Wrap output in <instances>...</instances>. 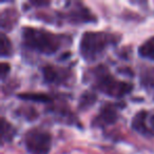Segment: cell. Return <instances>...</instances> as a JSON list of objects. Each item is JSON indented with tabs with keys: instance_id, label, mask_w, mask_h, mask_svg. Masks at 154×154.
I'll list each match as a JSON object with an SVG mask.
<instances>
[{
	"instance_id": "1",
	"label": "cell",
	"mask_w": 154,
	"mask_h": 154,
	"mask_svg": "<svg viewBox=\"0 0 154 154\" xmlns=\"http://www.w3.org/2000/svg\"><path fill=\"white\" fill-rule=\"evenodd\" d=\"M21 37L28 49L45 55L56 53L62 45L61 36L43 29L26 26L21 31Z\"/></svg>"
},
{
	"instance_id": "2",
	"label": "cell",
	"mask_w": 154,
	"mask_h": 154,
	"mask_svg": "<svg viewBox=\"0 0 154 154\" xmlns=\"http://www.w3.org/2000/svg\"><path fill=\"white\" fill-rule=\"evenodd\" d=\"M119 37L107 32H85L79 41V52L88 61H94L112 45H115Z\"/></svg>"
},
{
	"instance_id": "3",
	"label": "cell",
	"mask_w": 154,
	"mask_h": 154,
	"mask_svg": "<svg viewBox=\"0 0 154 154\" xmlns=\"http://www.w3.org/2000/svg\"><path fill=\"white\" fill-rule=\"evenodd\" d=\"M92 78L93 86L96 90L115 98L125 96L131 92L133 88L132 85L129 82L116 79L113 75L106 70L105 66H97V69L93 71Z\"/></svg>"
},
{
	"instance_id": "4",
	"label": "cell",
	"mask_w": 154,
	"mask_h": 154,
	"mask_svg": "<svg viewBox=\"0 0 154 154\" xmlns=\"http://www.w3.org/2000/svg\"><path fill=\"white\" fill-rule=\"evenodd\" d=\"M24 146L31 154H49L52 147V136L42 129H32L24 135Z\"/></svg>"
},
{
	"instance_id": "5",
	"label": "cell",
	"mask_w": 154,
	"mask_h": 154,
	"mask_svg": "<svg viewBox=\"0 0 154 154\" xmlns=\"http://www.w3.org/2000/svg\"><path fill=\"white\" fill-rule=\"evenodd\" d=\"M132 128L145 136L154 135V114L141 110L137 112L132 119Z\"/></svg>"
},
{
	"instance_id": "6",
	"label": "cell",
	"mask_w": 154,
	"mask_h": 154,
	"mask_svg": "<svg viewBox=\"0 0 154 154\" xmlns=\"http://www.w3.org/2000/svg\"><path fill=\"white\" fill-rule=\"evenodd\" d=\"M43 79L49 84H64L69 80L70 73L66 69H59L54 66H45L42 69Z\"/></svg>"
},
{
	"instance_id": "7",
	"label": "cell",
	"mask_w": 154,
	"mask_h": 154,
	"mask_svg": "<svg viewBox=\"0 0 154 154\" xmlns=\"http://www.w3.org/2000/svg\"><path fill=\"white\" fill-rule=\"evenodd\" d=\"M117 110L114 106L106 105L100 110L99 114L95 118L94 125L96 126H106V125H112L117 120Z\"/></svg>"
},
{
	"instance_id": "8",
	"label": "cell",
	"mask_w": 154,
	"mask_h": 154,
	"mask_svg": "<svg viewBox=\"0 0 154 154\" xmlns=\"http://www.w3.org/2000/svg\"><path fill=\"white\" fill-rule=\"evenodd\" d=\"M138 54L143 58H147L154 61V36L150 37L139 45Z\"/></svg>"
},
{
	"instance_id": "9",
	"label": "cell",
	"mask_w": 154,
	"mask_h": 154,
	"mask_svg": "<svg viewBox=\"0 0 154 154\" xmlns=\"http://www.w3.org/2000/svg\"><path fill=\"white\" fill-rule=\"evenodd\" d=\"M141 84L154 95V68L145 69L141 73Z\"/></svg>"
},
{
	"instance_id": "10",
	"label": "cell",
	"mask_w": 154,
	"mask_h": 154,
	"mask_svg": "<svg viewBox=\"0 0 154 154\" xmlns=\"http://www.w3.org/2000/svg\"><path fill=\"white\" fill-rule=\"evenodd\" d=\"M16 130L10 122H8L5 118H1V141H10L14 137Z\"/></svg>"
},
{
	"instance_id": "11",
	"label": "cell",
	"mask_w": 154,
	"mask_h": 154,
	"mask_svg": "<svg viewBox=\"0 0 154 154\" xmlns=\"http://www.w3.org/2000/svg\"><path fill=\"white\" fill-rule=\"evenodd\" d=\"M0 51H1L2 57L12 54V43L5 33H1V35H0Z\"/></svg>"
},
{
	"instance_id": "12",
	"label": "cell",
	"mask_w": 154,
	"mask_h": 154,
	"mask_svg": "<svg viewBox=\"0 0 154 154\" xmlns=\"http://www.w3.org/2000/svg\"><path fill=\"white\" fill-rule=\"evenodd\" d=\"M20 97L23 99H31V100H39V101L49 100V97L43 94H23V95H20Z\"/></svg>"
},
{
	"instance_id": "13",
	"label": "cell",
	"mask_w": 154,
	"mask_h": 154,
	"mask_svg": "<svg viewBox=\"0 0 154 154\" xmlns=\"http://www.w3.org/2000/svg\"><path fill=\"white\" fill-rule=\"evenodd\" d=\"M0 66H1L0 68V75H1V78L5 79V77L7 76V74L10 71V66L8 63H5V62H2Z\"/></svg>"
}]
</instances>
